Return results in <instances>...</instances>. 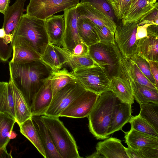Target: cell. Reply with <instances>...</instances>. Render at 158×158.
Wrapping results in <instances>:
<instances>
[{
    "label": "cell",
    "mask_w": 158,
    "mask_h": 158,
    "mask_svg": "<svg viewBox=\"0 0 158 158\" xmlns=\"http://www.w3.org/2000/svg\"><path fill=\"white\" fill-rule=\"evenodd\" d=\"M131 0H118L113 8L118 19H122L126 15L130 6Z\"/></svg>",
    "instance_id": "cell-41"
},
{
    "label": "cell",
    "mask_w": 158,
    "mask_h": 158,
    "mask_svg": "<svg viewBox=\"0 0 158 158\" xmlns=\"http://www.w3.org/2000/svg\"><path fill=\"white\" fill-rule=\"evenodd\" d=\"M139 105L140 111L138 115L158 131V103L149 102Z\"/></svg>",
    "instance_id": "cell-34"
},
{
    "label": "cell",
    "mask_w": 158,
    "mask_h": 158,
    "mask_svg": "<svg viewBox=\"0 0 158 158\" xmlns=\"http://www.w3.org/2000/svg\"><path fill=\"white\" fill-rule=\"evenodd\" d=\"M130 57L136 64L147 79L156 86V82L151 73L149 64L148 60L137 53H135Z\"/></svg>",
    "instance_id": "cell-37"
},
{
    "label": "cell",
    "mask_w": 158,
    "mask_h": 158,
    "mask_svg": "<svg viewBox=\"0 0 158 158\" xmlns=\"http://www.w3.org/2000/svg\"><path fill=\"white\" fill-rule=\"evenodd\" d=\"M53 97L51 81L48 79L36 94L31 106L32 116L44 115Z\"/></svg>",
    "instance_id": "cell-14"
},
{
    "label": "cell",
    "mask_w": 158,
    "mask_h": 158,
    "mask_svg": "<svg viewBox=\"0 0 158 158\" xmlns=\"http://www.w3.org/2000/svg\"><path fill=\"white\" fill-rule=\"evenodd\" d=\"M94 28L99 39L100 42L115 43L114 34L105 26L98 25L92 22Z\"/></svg>",
    "instance_id": "cell-40"
},
{
    "label": "cell",
    "mask_w": 158,
    "mask_h": 158,
    "mask_svg": "<svg viewBox=\"0 0 158 158\" xmlns=\"http://www.w3.org/2000/svg\"><path fill=\"white\" fill-rule=\"evenodd\" d=\"M0 112L7 114L15 119L13 93L9 82L0 81Z\"/></svg>",
    "instance_id": "cell-28"
},
{
    "label": "cell",
    "mask_w": 158,
    "mask_h": 158,
    "mask_svg": "<svg viewBox=\"0 0 158 158\" xmlns=\"http://www.w3.org/2000/svg\"><path fill=\"white\" fill-rule=\"evenodd\" d=\"M11 153H8L6 149H0V158H12Z\"/></svg>",
    "instance_id": "cell-48"
},
{
    "label": "cell",
    "mask_w": 158,
    "mask_h": 158,
    "mask_svg": "<svg viewBox=\"0 0 158 158\" xmlns=\"http://www.w3.org/2000/svg\"><path fill=\"white\" fill-rule=\"evenodd\" d=\"M48 79L51 81L53 97L68 84L76 80L72 73L65 68L52 71Z\"/></svg>",
    "instance_id": "cell-30"
},
{
    "label": "cell",
    "mask_w": 158,
    "mask_h": 158,
    "mask_svg": "<svg viewBox=\"0 0 158 158\" xmlns=\"http://www.w3.org/2000/svg\"><path fill=\"white\" fill-rule=\"evenodd\" d=\"M9 68L10 80L22 93L31 108L36 94L53 70L40 60L23 64L10 61Z\"/></svg>",
    "instance_id": "cell-1"
},
{
    "label": "cell",
    "mask_w": 158,
    "mask_h": 158,
    "mask_svg": "<svg viewBox=\"0 0 158 158\" xmlns=\"http://www.w3.org/2000/svg\"><path fill=\"white\" fill-rule=\"evenodd\" d=\"M96 151L106 158H129L125 147L121 141L114 137L108 138L105 140L98 142Z\"/></svg>",
    "instance_id": "cell-16"
},
{
    "label": "cell",
    "mask_w": 158,
    "mask_h": 158,
    "mask_svg": "<svg viewBox=\"0 0 158 158\" xmlns=\"http://www.w3.org/2000/svg\"><path fill=\"white\" fill-rule=\"evenodd\" d=\"M136 53L147 60L158 61V39L147 36L138 40Z\"/></svg>",
    "instance_id": "cell-26"
},
{
    "label": "cell",
    "mask_w": 158,
    "mask_h": 158,
    "mask_svg": "<svg viewBox=\"0 0 158 158\" xmlns=\"http://www.w3.org/2000/svg\"><path fill=\"white\" fill-rule=\"evenodd\" d=\"M125 133V142L131 148L138 150L145 147L158 148V137L132 129Z\"/></svg>",
    "instance_id": "cell-19"
},
{
    "label": "cell",
    "mask_w": 158,
    "mask_h": 158,
    "mask_svg": "<svg viewBox=\"0 0 158 158\" xmlns=\"http://www.w3.org/2000/svg\"><path fill=\"white\" fill-rule=\"evenodd\" d=\"M45 20L23 14L13 35L23 37L41 56L49 42Z\"/></svg>",
    "instance_id": "cell-3"
},
{
    "label": "cell",
    "mask_w": 158,
    "mask_h": 158,
    "mask_svg": "<svg viewBox=\"0 0 158 158\" xmlns=\"http://www.w3.org/2000/svg\"><path fill=\"white\" fill-rule=\"evenodd\" d=\"M76 10L77 18L88 19L98 25L106 27L115 33L117 26L115 22L90 4L80 2L76 6Z\"/></svg>",
    "instance_id": "cell-12"
},
{
    "label": "cell",
    "mask_w": 158,
    "mask_h": 158,
    "mask_svg": "<svg viewBox=\"0 0 158 158\" xmlns=\"http://www.w3.org/2000/svg\"><path fill=\"white\" fill-rule=\"evenodd\" d=\"M77 27L79 35L82 41L88 46L100 42L94 28L92 21L84 18H78Z\"/></svg>",
    "instance_id": "cell-27"
},
{
    "label": "cell",
    "mask_w": 158,
    "mask_h": 158,
    "mask_svg": "<svg viewBox=\"0 0 158 158\" xmlns=\"http://www.w3.org/2000/svg\"><path fill=\"white\" fill-rule=\"evenodd\" d=\"M86 158H103V156L98 153L96 152L93 153L92 154L86 157Z\"/></svg>",
    "instance_id": "cell-49"
},
{
    "label": "cell",
    "mask_w": 158,
    "mask_h": 158,
    "mask_svg": "<svg viewBox=\"0 0 158 158\" xmlns=\"http://www.w3.org/2000/svg\"><path fill=\"white\" fill-rule=\"evenodd\" d=\"M12 43L13 55L10 62L23 64L40 60L41 56L22 37H14Z\"/></svg>",
    "instance_id": "cell-13"
},
{
    "label": "cell",
    "mask_w": 158,
    "mask_h": 158,
    "mask_svg": "<svg viewBox=\"0 0 158 158\" xmlns=\"http://www.w3.org/2000/svg\"><path fill=\"white\" fill-rule=\"evenodd\" d=\"M89 54L99 66L103 68L110 78L118 76L123 56L116 44L103 42L89 46Z\"/></svg>",
    "instance_id": "cell-5"
},
{
    "label": "cell",
    "mask_w": 158,
    "mask_h": 158,
    "mask_svg": "<svg viewBox=\"0 0 158 158\" xmlns=\"http://www.w3.org/2000/svg\"><path fill=\"white\" fill-rule=\"evenodd\" d=\"M64 16L53 15L45 20L49 42L51 44L62 47L65 28Z\"/></svg>",
    "instance_id": "cell-21"
},
{
    "label": "cell",
    "mask_w": 158,
    "mask_h": 158,
    "mask_svg": "<svg viewBox=\"0 0 158 158\" xmlns=\"http://www.w3.org/2000/svg\"><path fill=\"white\" fill-rule=\"evenodd\" d=\"M156 2L152 3L148 0H131L130 7L125 16L122 19V23H138L144 15L152 10Z\"/></svg>",
    "instance_id": "cell-24"
},
{
    "label": "cell",
    "mask_w": 158,
    "mask_h": 158,
    "mask_svg": "<svg viewBox=\"0 0 158 158\" xmlns=\"http://www.w3.org/2000/svg\"><path fill=\"white\" fill-rule=\"evenodd\" d=\"M129 158H158V148L145 147L135 150L125 147Z\"/></svg>",
    "instance_id": "cell-36"
},
{
    "label": "cell",
    "mask_w": 158,
    "mask_h": 158,
    "mask_svg": "<svg viewBox=\"0 0 158 158\" xmlns=\"http://www.w3.org/2000/svg\"><path fill=\"white\" fill-rule=\"evenodd\" d=\"M12 35L6 34L0 37V60L6 62L11 56L13 52Z\"/></svg>",
    "instance_id": "cell-38"
},
{
    "label": "cell",
    "mask_w": 158,
    "mask_h": 158,
    "mask_svg": "<svg viewBox=\"0 0 158 158\" xmlns=\"http://www.w3.org/2000/svg\"><path fill=\"white\" fill-rule=\"evenodd\" d=\"M18 125L21 133L32 143L44 158H46L44 150L31 118Z\"/></svg>",
    "instance_id": "cell-29"
},
{
    "label": "cell",
    "mask_w": 158,
    "mask_h": 158,
    "mask_svg": "<svg viewBox=\"0 0 158 158\" xmlns=\"http://www.w3.org/2000/svg\"><path fill=\"white\" fill-rule=\"evenodd\" d=\"M150 24L147 23L137 27L135 35L136 40L148 36L147 29L148 26Z\"/></svg>",
    "instance_id": "cell-45"
},
{
    "label": "cell",
    "mask_w": 158,
    "mask_h": 158,
    "mask_svg": "<svg viewBox=\"0 0 158 158\" xmlns=\"http://www.w3.org/2000/svg\"><path fill=\"white\" fill-rule=\"evenodd\" d=\"M9 82L13 93L16 123L19 124L31 118V109L21 92L11 80Z\"/></svg>",
    "instance_id": "cell-23"
},
{
    "label": "cell",
    "mask_w": 158,
    "mask_h": 158,
    "mask_svg": "<svg viewBox=\"0 0 158 158\" xmlns=\"http://www.w3.org/2000/svg\"><path fill=\"white\" fill-rule=\"evenodd\" d=\"M40 60L53 71L62 69L66 61L52 44H48Z\"/></svg>",
    "instance_id": "cell-32"
},
{
    "label": "cell",
    "mask_w": 158,
    "mask_h": 158,
    "mask_svg": "<svg viewBox=\"0 0 158 158\" xmlns=\"http://www.w3.org/2000/svg\"><path fill=\"white\" fill-rule=\"evenodd\" d=\"M80 0H30L26 15L46 20L56 13L76 6Z\"/></svg>",
    "instance_id": "cell-7"
},
{
    "label": "cell",
    "mask_w": 158,
    "mask_h": 158,
    "mask_svg": "<svg viewBox=\"0 0 158 158\" xmlns=\"http://www.w3.org/2000/svg\"><path fill=\"white\" fill-rule=\"evenodd\" d=\"M131 105L120 102L119 100L115 105L113 113L108 135L122 130L129 122L132 113Z\"/></svg>",
    "instance_id": "cell-20"
},
{
    "label": "cell",
    "mask_w": 158,
    "mask_h": 158,
    "mask_svg": "<svg viewBox=\"0 0 158 158\" xmlns=\"http://www.w3.org/2000/svg\"><path fill=\"white\" fill-rule=\"evenodd\" d=\"M119 76L130 86L134 99L139 104L149 102L158 103V90L141 85L126 76Z\"/></svg>",
    "instance_id": "cell-17"
},
{
    "label": "cell",
    "mask_w": 158,
    "mask_h": 158,
    "mask_svg": "<svg viewBox=\"0 0 158 158\" xmlns=\"http://www.w3.org/2000/svg\"><path fill=\"white\" fill-rule=\"evenodd\" d=\"M112 82L114 88L113 93L120 102L131 104L134 103L131 89L126 81L117 76L112 78Z\"/></svg>",
    "instance_id": "cell-33"
},
{
    "label": "cell",
    "mask_w": 158,
    "mask_h": 158,
    "mask_svg": "<svg viewBox=\"0 0 158 158\" xmlns=\"http://www.w3.org/2000/svg\"><path fill=\"white\" fill-rule=\"evenodd\" d=\"M150 2L152 3H155L156 1L157 0H148Z\"/></svg>",
    "instance_id": "cell-51"
},
{
    "label": "cell",
    "mask_w": 158,
    "mask_h": 158,
    "mask_svg": "<svg viewBox=\"0 0 158 158\" xmlns=\"http://www.w3.org/2000/svg\"><path fill=\"white\" fill-rule=\"evenodd\" d=\"M15 123V119L9 114L0 112V149H6Z\"/></svg>",
    "instance_id": "cell-31"
},
{
    "label": "cell",
    "mask_w": 158,
    "mask_h": 158,
    "mask_svg": "<svg viewBox=\"0 0 158 158\" xmlns=\"http://www.w3.org/2000/svg\"><path fill=\"white\" fill-rule=\"evenodd\" d=\"M41 118L62 158L81 157L74 138L59 117L42 115Z\"/></svg>",
    "instance_id": "cell-4"
},
{
    "label": "cell",
    "mask_w": 158,
    "mask_h": 158,
    "mask_svg": "<svg viewBox=\"0 0 158 158\" xmlns=\"http://www.w3.org/2000/svg\"><path fill=\"white\" fill-rule=\"evenodd\" d=\"M65 28L62 47L71 53L77 45L82 42L78 35L76 6L64 11Z\"/></svg>",
    "instance_id": "cell-11"
},
{
    "label": "cell",
    "mask_w": 158,
    "mask_h": 158,
    "mask_svg": "<svg viewBox=\"0 0 158 158\" xmlns=\"http://www.w3.org/2000/svg\"><path fill=\"white\" fill-rule=\"evenodd\" d=\"M31 118L44 150L46 158H62L58 152L41 116H33Z\"/></svg>",
    "instance_id": "cell-18"
},
{
    "label": "cell",
    "mask_w": 158,
    "mask_h": 158,
    "mask_svg": "<svg viewBox=\"0 0 158 158\" xmlns=\"http://www.w3.org/2000/svg\"><path fill=\"white\" fill-rule=\"evenodd\" d=\"M80 2L90 4L110 17L115 22L116 18L114 10L107 0H81Z\"/></svg>",
    "instance_id": "cell-39"
},
{
    "label": "cell",
    "mask_w": 158,
    "mask_h": 158,
    "mask_svg": "<svg viewBox=\"0 0 158 158\" xmlns=\"http://www.w3.org/2000/svg\"><path fill=\"white\" fill-rule=\"evenodd\" d=\"M119 76H126L139 84L158 90L145 77L136 64L128 57H123L120 62Z\"/></svg>",
    "instance_id": "cell-15"
},
{
    "label": "cell",
    "mask_w": 158,
    "mask_h": 158,
    "mask_svg": "<svg viewBox=\"0 0 158 158\" xmlns=\"http://www.w3.org/2000/svg\"><path fill=\"white\" fill-rule=\"evenodd\" d=\"M119 100L111 91L99 95L88 117L89 131L96 139L108 137L114 107Z\"/></svg>",
    "instance_id": "cell-2"
},
{
    "label": "cell",
    "mask_w": 158,
    "mask_h": 158,
    "mask_svg": "<svg viewBox=\"0 0 158 158\" xmlns=\"http://www.w3.org/2000/svg\"><path fill=\"white\" fill-rule=\"evenodd\" d=\"M25 0H16L9 6L4 14L2 27L7 35H12L23 15Z\"/></svg>",
    "instance_id": "cell-22"
},
{
    "label": "cell",
    "mask_w": 158,
    "mask_h": 158,
    "mask_svg": "<svg viewBox=\"0 0 158 158\" xmlns=\"http://www.w3.org/2000/svg\"><path fill=\"white\" fill-rule=\"evenodd\" d=\"M109 3L113 8L115 6V4L117 2L118 0H107Z\"/></svg>",
    "instance_id": "cell-50"
},
{
    "label": "cell",
    "mask_w": 158,
    "mask_h": 158,
    "mask_svg": "<svg viewBox=\"0 0 158 158\" xmlns=\"http://www.w3.org/2000/svg\"><path fill=\"white\" fill-rule=\"evenodd\" d=\"M147 31L148 37L158 39V25L150 24L147 27Z\"/></svg>",
    "instance_id": "cell-46"
},
{
    "label": "cell",
    "mask_w": 158,
    "mask_h": 158,
    "mask_svg": "<svg viewBox=\"0 0 158 158\" xmlns=\"http://www.w3.org/2000/svg\"><path fill=\"white\" fill-rule=\"evenodd\" d=\"M76 79L87 90L100 95L109 91L114 92L112 80L102 67L98 66L71 71Z\"/></svg>",
    "instance_id": "cell-6"
},
{
    "label": "cell",
    "mask_w": 158,
    "mask_h": 158,
    "mask_svg": "<svg viewBox=\"0 0 158 158\" xmlns=\"http://www.w3.org/2000/svg\"><path fill=\"white\" fill-rule=\"evenodd\" d=\"M147 60L149 64L151 73L156 82V87L158 89V62Z\"/></svg>",
    "instance_id": "cell-44"
},
{
    "label": "cell",
    "mask_w": 158,
    "mask_h": 158,
    "mask_svg": "<svg viewBox=\"0 0 158 158\" xmlns=\"http://www.w3.org/2000/svg\"><path fill=\"white\" fill-rule=\"evenodd\" d=\"M128 122L131 124V129L158 137V131L139 115L132 116Z\"/></svg>",
    "instance_id": "cell-35"
},
{
    "label": "cell",
    "mask_w": 158,
    "mask_h": 158,
    "mask_svg": "<svg viewBox=\"0 0 158 158\" xmlns=\"http://www.w3.org/2000/svg\"><path fill=\"white\" fill-rule=\"evenodd\" d=\"M137 23L117 26L114 33L115 42L123 57H130L136 53L138 40L136 39Z\"/></svg>",
    "instance_id": "cell-9"
},
{
    "label": "cell",
    "mask_w": 158,
    "mask_h": 158,
    "mask_svg": "<svg viewBox=\"0 0 158 158\" xmlns=\"http://www.w3.org/2000/svg\"><path fill=\"white\" fill-rule=\"evenodd\" d=\"M98 96L86 90L60 113V117L75 118L88 117Z\"/></svg>",
    "instance_id": "cell-10"
},
{
    "label": "cell",
    "mask_w": 158,
    "mask_h": 158,
    "mask_svg": "<svg viewBox=\"0 0 158 158\" xmlns=\"http://www.w3.org/2000/svg\"><path fill=\"white\" fill-rule=\"evenodd\" d=\"M52 45L63 57L66 61V64L71 69L72 71L98 66L89 54L82 56H75L68 52L62 47Z\"/></svg>",
    "instance_id": "cell-25"
},
{
    "label": "cell",
    "mask_w": 158,
    "mask_h": 158,
    "mask_svg": "<svg viewBox=\"0 0 158 158\" xmlns=\"http://www.w3.org/2000/svg\"><path fill=\"white\" fill-rule=\"evenodd\" d=\"M89 47L83 42L79 43L74 48L72 54L79 56L89 55Z\"/></svg>",
    "instance_id": "cell-43"
},
{
    "label": "cell",
    "mask_w": 158,
    "mask_h": 158,
    "mask_svg": "<svg viewBox=\"0 0 158 158\" xmlns=\"http://www.w3.org/2000/svg\"><path fill=\"white\" fill-rule=\"evenodd\" d=\"M10 0H0V12L5 14L9 7Z\"/></svg>",
    "instance_id": "cell-47"
},
{
    "label": "cell",
    "mask_w": 158,
    "mask_h": 158,
    "mask_svg": "<svg viewBox=\"0 0 158 158\" xmlns=\"http://www.w3.org/2000/svg\"><path fill=\"white\" fill-rule=\"evenodd\" d=\"M86 90L76 80L68 84L53 97L44 115L59 117L60 113Z\"/></svg>",
    "instance_id": "cell-8"
},
{
    "label": "cell",
    "mask_w": 158,
    "mask_h": 158,
    "mask_svg": "<svg viewBox=\"0 0 158 158\" xmlns=\"http://www.w3.org/2000/svg\"><path fill=\"white\" fill-rule=\"evenodd\" d=\"M147 23L158 25V3L157 2H156L153 9L139 20L137 26H139Z\"/></svg>",
    "instance_id": "cell-42"
}]
</instances>
